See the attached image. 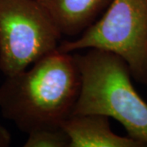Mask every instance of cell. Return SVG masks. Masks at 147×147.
Instances as JSON below:
<instances>
[{
	"label": "cell",
	"instance_id": "obj_1",
	"mask_svg": "<svg viewBox=\"0 0 147 147\" xmlns=\"http://www.w3.org/2000/svg\"><path fill=\"white\" fill-rule=\"evenodd\" d=\"M73 54L55 50L0 85V111L21 131L60 126L71 115L80 90Z\"/></svg>",
	"mask_w": 147,
	"mask_h": 147
},
{
	"label": "cell",
	"instance_id": "obj_2",
	"mask_svg": "<svg viewBox=\"0 0 147 147\" xmlns=\"http://www.w3.org/2000/svg\"><path fill=\"white\" fill-rule=\"evenodd\" d=\"M80 90L71 115L99 114L119 121L127 136L147 146V103L131 83L130 69L115 53L88 48L73 54Z\"/></svg>",
	"mask_w": 147,
	"mask_h": 147
},
{
	"label": "cell",
	"instance_id": "obj_3",
	"mask_svg": "<svg viewBox=\"0 0 147 147\" xmlns=\"http://www.w3.org/2000/svg\"><path fill=\"white\" fill-rule=\"evenodd\" d=\"M88 48L115 53L134 79L147 84V0H112L99 20L78 38L61 42L57 50L71 53Z\"/></svg>",
	"mask_w": 147,
	"mask_h": 147
},
{
	"label": "cell",
	"instance_id": "obj_4",
	"mask_svg": "<svg viewBox=\"0 0 147 147\" xmlns=\"http://www.w3.org/2000/svg\"><path fill=\"white\" fill-rule=\"evenodd\" d=\"M61 37L38 0H0V71L5 76L57 50Z\"/></svg>",
	"mask_w": 147,
	"mask_h": 147
},
{
	"label": "cell",
	"instance_id": "obj_5",
	"mask_svg": "<svg viewBox=\"0 0 147 147\" xmlns=\"http://www.w3.org/2000/svg\"><path fill=\"white\" fill-rule=\"evenodd\" d=\"M108 117L99 114L71 115L61 123L69 147H144L132 138L111 130Z\"/></svg>",
	"mask_w": 147,
	"mask_h": 147
},
{
	"label": "cell",
	"instance_id": "obj_6",
	"mask_svg": "<svg viewBox=\"0 0 147 147\" xmlns=\"http://www.w3.org/2000/svg\"><path fill=\"white\" fill-rule=\"evenodd\" d=\"M112 0H42L61 35L75 36L97 20Z\"/></svg>",
	"mask_w": 147,
	"mask_h": 147
},
{
	"label": "cell",
	"instance_id": "obj_7",
	"mask_svg": "<svg viewBox=\"0 0 147 147\" xmlns=\"http://www.w3.org/2000/svg\"><path fill=\"white\" fill-rule=\"evenodd\" d=\"M27 135L24 147H69V138L61 125L37 128Z\"/></svg>",
	"mask_w": 147,
	"mask_h": 147
},
{
	"label": "cell",
	"instance_id": "obj_8",
	"mask_svg": "<svg viewBox=\"0 0 147 147\" xmlns=\"http://www.w3.org/2000/svg\"><path fill=\"white\" fill-rule=\"evenodd\" d=\"M11 144V135L5 127L0 123V147H8Z\"/></svg>",
	"mask_w": 147,
	"mask_h": 147
},
{
	"label": "cell",
	"instance_id": "obj_9",
	"mask_svg": "<svg viewBox=\"0 0 147 147\" xmlns=\"http://www.w3.org/2000/svg\"><path fill=\"white\" fill-rule=\"evenodd\" d=\"M38 2H42V0H38Z\"/></svg>",
	"mask_w": 147,
	"mask_h": 147
}]
</instances>
